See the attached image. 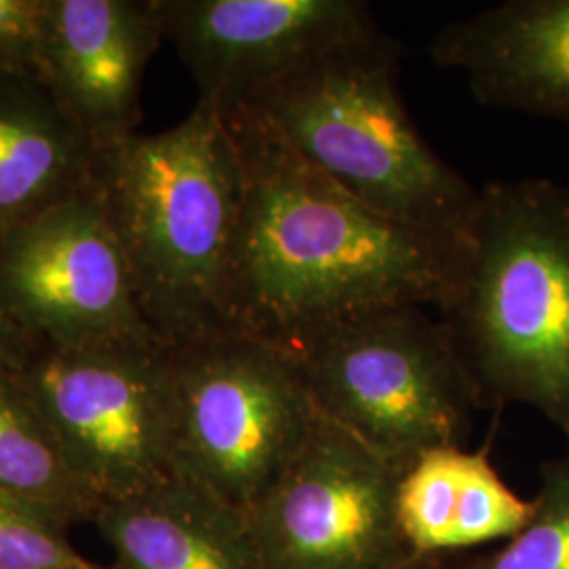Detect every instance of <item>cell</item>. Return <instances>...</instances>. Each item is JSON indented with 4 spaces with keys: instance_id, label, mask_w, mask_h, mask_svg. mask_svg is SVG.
<instances>
[{
    "instance_id": "obj_8",
    "label": "cell",
    "mask_w": 569,
    "mask_h": 569,
    "mask_svg": "<svg viewBox=\"0 0 569 569\" xmlns=\"http://www.w3.org/2000/svg\"><path fill=\"white\" fill-rule=\"evenodd\" d=\"M406 470L321 413L283 477L241 515L258 569H406L397 515Z\"/></svg>"
},
{
    "instance_id": "obj_5",
    "label": "cell",
    "mask_w": 569,
    "mask_h": 569,
    "mask_svg": "<svg viewBox=\"0 0 569 569\" xmlns=\"http://www.w3.org/2000/svg\"><path fill=\"white\" fill-rule=\"evenodd\" d=\"M298 361L317 411L390 465L467 448L483 409L441 319L392 306L331 329Z\"/></svg>"
},
{
    "instance_id": "obj_15",
    "label": "cell",
    "mask_w": 569,
    "mask_h": 569,
    "mask_svg": "<svg viewBox=\"0 0 569 569\" xmlns=\"http://www.w3.org/2000/svg\"><path fill=\"white\" fill-rule=\"evenodd\" d=\"M91 159L39 79H0V239L84 190Z\"/></svg>"
},
{
    "instance_id": "obj_2",
    "label": "cell",
    "mask_w": 569,
    "mask_h": 569,
    "mask_svg": "<svg viewBox=\"0 0 569 569\" xmlns=\"http://www.w3.org/2000/svg\"><path fill=\"white\" fill-rule=\"evenodd\" d=\"M89 188L117 232L157 338L182 346L230 331L243 169L220 108L199 100L164 131L93 148Z\"/></svg>"
},
{
    "instance_id": "obj_3",
    "label": "cell",
    "mask_w": 569,
    "mask_h": 569,
    "mask_svg": "<svg viewBox=\"0 0 569 569\" xmlns=\"http://www.w3.org/2000/svg\"><path fill=\"white\" fill-rule=\"evenodd\" d=\"M441 323L481 407L528 406L569 443V188H479Z\"/></svg>"
},
{
    "instance_id": "obj_9",
    "label": "cell",
    "mask_w": 569,
    "mask_h": 569,
    "mask_svg": "<svg viewBox=\"0 0 569 569\" xmlns=\"http://www.w3.org/2000/svg\"><path fill=\"white\" fill-rule=\"evenodd\" d=\"M0 310L47 345L159 340L89 183L0 239Z\"/></svg>"
},
{
    "instance_id": "obj_17",
    "label": "cell",
    "mask_w": 569,
    "mask_h": 569,
    "mask_svg": "<svg viewBox=\"0 0 569 569\" xmlns=\"http://www.w3.org/2000/svg\"><path fill=\"white\" fill-rule=\"evenodd\" d=\"M528 526L500 549L477 555L453 569H569V443L538 468Z\"/></svg>"
},
{
    "instance_id": "obj_12",
    "label": "cell",
    "mask_w": 569,
    "mask_h": 569,
    "mask_svg": "<svg viewBox=\"0 0 569 569\" xmlns=\"http://www.w3.org/2000/svg\"><path fill=\"white\" fill-rule=\"evenodd\" d=\"M430 58L472 98L569 127V0H507L441 28Z\"/></svg>"
},
{
    "instance_id": "obj_10",
    "label": "cell",
    "mask_w": 569,
    "mask_h": 569,
    "mask_svg": "<svg viewBox=\"0 0 569 569\" xmlns=\"http://www.w3.org/2000/svg\"><path fill=\"white\" fill-rule=\"evenodd\" d=\"M169 42L222 112L329 51L382 28L361 0H157Z\"/></svg>"
},
{
    "instance_id": "obj_6",
    "label": "cell",
    "mask_w": 569,
    "mask_h": 569,
    "mask_svg": "<svg viewBox=\"0 0 569 569\" xmlns=\"http://www.w3.org/2000/svg\"><path fill=\"white\" fill-rule=\"evenodd\" d=\"M173 352V475L237 512L300 456L317 425L296 355L243 331Z\"/></svg>"
},
{
    "instance_id": "obj_13",
    "label": "cell",
    "mask_w": 569,
    "mask_h": 569,
    "mask_svg": "<svg viewBox=\"0 0 569 569\" xmlns=\"http://www.w3.org/2000/svg\"><path fill=\"white\" fill-rule=\"evenodd\" d=\"M399 526L416 557L507 542L528 526L533 502L500 477L481 449L428 451L407 468L397 491Z\"/></svg>"
},
{
    "instance_id": "obj_7",
    "label": "cell",
    "mask_w": 569,
    "mask_h": 569,
    "mask_svg": "<svg viewBox=\"0 0 569 569\" xmlns=\"http://www.w3.org/2000/svg\"><path fill=\"white\" fill-rule=\"evenodd\" d=\"M82 486L117 502L173 477V352L161 340L58 346L9 357Z\"/></svg>"
},
{
    "instance_id": "obj_21",
    "label": "cell",
    "mask_w": 569,
    "mask_h": 569,
    "mask_svg": "<svg viewBox=\"0 0 569 569\" xmlns=\"http://www.w3.org/2000/svg\"><path fill=\"white\" fill-rule=\"evenodd\" d=\"M406 569H453L449 568L448 563L443 561V557H420L418 561H413L411 566Z\"/></svg>"
},
{
    "instance_id": "obj_16",
    "label": "cell",
    "mask_w": 569,
    "mask_h": 569,
    "mask_svg": "<svg viewBox=\"0 0 569 569\" xmlns=\"http://www.w3.org/2000/svg\"><path fill=\"white\" fill-rule=\"evenodd\" d=\"M0 491L68 529L93 526L102 509L68 465L53 428L9 357H0Z\"/></svg>"
},
{
    "instance_id": "obj_4",
    "label": "cell",
    "mask_w": 569,
    "mask_h": 569,
    "mask_svg": "<svg viewBox=\"0 0 569 569\" xmlns=\"http://www.w3.org/2000/svg\"><path fill=\"white\" fill-rule=\"evenodd\" d=\"M399 58V44L380 30L306 63L243 106L373 211L462 239L479 190L418 131L401 96Z\"/></svg>"
},
{
    "instance_id": "obj_20",
    "label": "cell",
    "mask_w": 569,
    "mask_h": 569,
    "mask_svg": "<svg viewBox=\"0 0 569 569\" xmlns=\"http://www.w3.org/2000/svg\"><path fill=\"white\" fill-rule=\"evenodd\" d=\"M30 338L23 336L18 327L13 326L7 315L0 310V357H11L26 345Z\"/></svg>"
},
{
    "instance_id": "obj_18",
    "label": "cell",
    "mask_w": 569,
    "mask_h": 569,
    "mask_svg": "<svg viewBox=\"0 0 569 569\" xmlns=\"http://www.w3.org/2000/svg\"><path fill=\"white\" fill-rule=\"evenodd\" d=\"M41 509L0 491V569H117L87 559Z\"/></svg>"
},
{
    "instance_id": "obj_14",
    "label": "cell",
    "mask_w": 569,
    "mask_h": 569,
    "mask_svg": "<svg viewBox=\"0 0 569 569\" xmlns=\"http://www.w3.org/2000/svg\"><path fill=\"white\" fill-rule=\"evenodd\" d=\"M96 529L117 569H258L241 512L180 477L103 502Z\"/></svg>"
},
{
    "instance_id": "obj_11",
    "label": "cell",
    "mask_w": 569,
    "mask_h": 569,
    "mask_svg": "<svg viewBox=\"0 0 569 569\" xmlns=\"http://www.w3.org/2000/svg\"><path fill=\"white\" fill-rule=\"evenodd\" d=\"M157 0H49L39 81L93 148L138 131Z\"/></svg>"
},
{
    "instance_id": "obj_19",
    "label": "cell",
    "mask_w": 569,
    "mask_h": 569,
    "mask_svg": "<svg viewBox=\"0 0 569 569\" xmlns=\"http://www.w3.org/2000/svg\"><path fill=\"white\" fill-rule=\"evenodd\" d=\"M49 0H0V79H39Z\"/></svg>"
},
{
    "instance_id": "obj_1",
    "label": "cell",
    "mask_w": 569,
    "mask_h": 569,
    "mask_svg": "<svg viewBox=\"0 0 569 569\" xmlns=\"http://www.w3.org/2000/svg\"><path fill=\"white\" fill-rule=\"evenodd\" d=\"M222 114L243 169L228 287L234 331L298 355L369 312L443 306L462 239L373 211L300 159L249 108Z\"/></svg>"
}]
</instances>
